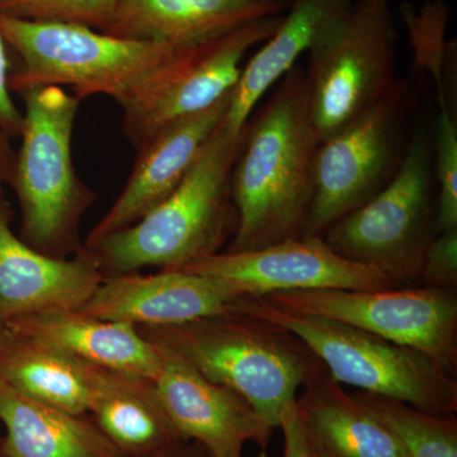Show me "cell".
Listing matches in <instances>:
<instances>
[{"instance_id":"20","label":"cell","mask_w":457,"mask_h":457,"mask_svg":"<svg viewBox=\"0 0 457 457\" xmlns=\"http://www.w3.org/2000/svg\"><path fill=\"white\" fill-rule=\"evenodd\" d=\"M4 327L122 374L154 381L161 372L158 345L125 321L104 320L77 311H47L14 319Z\"/></svg>"},{"instance_id":"33","label":"cell","mask_w":457,"mask_h":457,"mask_svg":"<svg viewBox=\"0 0 457 457\" xmlns=\"http://www.w3.org/2000/svg\"><path fill=\"white\" fill-rule=\"evenodd\" d=\"M260 457H273V456L267 455L266 453H262V455Z\"/></svg>"},{"instance_id":"12","label":"cell","mask_w":457,"mask_h":457,"mask_svg":"<svg viewBox=\"0 0 457 457\" xmlns=\"http://www.w3.org/2000/svg\"><path fill=\"white\" fill-rule=\"evenodd\" d=\"M221 279L243 296L297 290H383L395 284L383 270L347 260L323 237L282 240L242 253H216L183 269Z\"/></svg>"},{"instance_id":"9","label":"cell","mask_w":457,"mask_h":457,"mask_svg":"<svg viewBox=\"0 0 457 457\" xmlns=\"http://www.w3.org/2000/svg\"><path fill=\"white\" fill-rule=\"evenodd\" d=\"M411 104L408 83L399 79L368 112L319 143L303 237H323L394 179L407 152Z\"/></svg>"},{"instance_id":"3","label":"cell","mask_w":457,"mask_h":457,"mask_svg":"<svg viewBox=\"0 0 457 457\" xmlns=\"http://www.w3.org/2000/svg\"><path fill=\"white\" fill-rule=\"evenodd\" d=\"M0 36L17 60L9 71L11 93L71 87L80 101L107 96L120 107L161 80L195 49L116 37L71 23L5 16H0Z\"/></svg>"},{"instance_id":"27","label":"cell","mask_w":457,"mask_h":457,"mask_svg":"<svg viewBox=\"0 0 457 457\" xmlns=\"http://www.w3.org/2000/svg\"><path fill=\"white\" fill-rule=\"evenodd\" d=\"M433 153V171L438 183L437 234L457 228V123L453 110L440 111Z\"/></svg>"},{"instance_id":"6","label":"cell","mask_w":457,"mask_h":457,"mask_svg":"<svg viewBox=\"0 0 457 457\" xmlns=\"http://www.w3.org/2000/svg\"><path fill=\"white\" fill-rule=\"evenodd\" d=\"M230 312L290 330L324 363L337 383L407 403L428 413L455 416L456 375L423 352L333 319L281 311L263 296L239 297Z\"/></svg>"},{"instance_id":"26","label":"cell","mask_w":457,"mask_h":457,"mask_svg":"<svg viewBox=\"0 0 457 457\" xmlns=\"http://www.w3.org/2000/svg\"><path fill=\"white\" fill-rule=\"evenodd\" d=\"M119 0H0V16L71 23L106 32Z\"/></svg>"},{"instance_id":"24","label":"cell","mask_w":457,"mask_h":457,"mask_svg":"<svg viewBox=\"0 0 457 457\" xmlns=\"http://www.w3.org/2000/svg\"><path fill=\"white\" fill-rule=\"evenodd\" d=\"M357 396L395 436L408 457H457L455 416H438L374 394Z\"/></svg>"},{"instance_id":"5","label":"cell","mask_w":457,"mask_h":457,"mask_svg":"<svg viewBox=\"0 0 457 457\" xmlns=\"http://www.w3.org/2000/svg\"><path fill=\"white\" fill-rule=\"evenodd\" d=\"M18 96L25 110L8 185L20 206L18 237L49 257H75L84 248L80 221L97 200L78 176L71 152L82 101L55 86L25 89Z\"/></svg>"},{"instance_id":"16","label":"cell","mask_w":457,"mask_h":457,"mask_svg":"<svg viewBox=\"0 0 457 457\" xmlns=\"http://www.w3.org/2000/svg\"><path fill=\"white\" fill-rule=\"evenodd\" d=\"M233 93L209 110L168 126L137 150L125 188L90 230L84 248L131 227L179 187L196 163L204 144L220 126Z\"/></svg>"},{"instance_id":"28","label":"cell","mask_w":457,"mask_h":457,"mask_svg":"<svg viewBox=\"0 0 457 457\" xmlns=\"http://www.w3.org/2000/svg\"><path fill=\"white\" fill-rule=\"evenodd\" d=\"M418 278L427 287L455 290L457 286V228L432 237L423 255Z\"/></svg>"},{"instance_id":"14","label":"cell","mask_w":457,"mask_h":457,"mask_svg":"<svg viewBox=\"0 0 457 457\" xmlns=\"http://www.w3.org/2000/svg\"><path fill=\"white\" fill-rule=\"evenodd\" d=\"M242 294L221 279L185 270L104 276L77 312L135 327H168L230 312Z\"/></svg>"},{"instance_id":"4","label":"cell","mask_w":457,"mask_h":457,"mask_svg":"<svg viewBox=\"0 0 457 457\" xmlns=\"http://www.w3.org/2000/svg\"><path fill=\"white\" fill-rule=\"evenodd\" d=\"M239 137L222 120L196 163L163 203L131 227L83 248L104 276L145 267L180 270L220 253L236 216L231 170Z\"/></svg>"},{"instance_id":"23","label":"cell","mask_w":457,"mask_h":457,"mask_svg":"<svg viewBox=\"0 0 457 457\" xmlns=\"http://www.w3.org/2000/svg\"><path fill=\"white\" fill-rule=\"evenodd\" d=\"M90 413L123 453L152 455L185 441L171 425L154 381L149 378L108 370Z\"/></svg>"},{"instance_id":"19","label":"cell","mask_w":457,"mask_h":457,"mask_svg":"<svg viewBox=\"0 0 457 457\" xmlns=\"http://www.w3.org/2000/svg\"><path fill=\"white\" fill-rule=\"evenodd\" d=\"M108 370L0 328V381L37 402L84 416L92 411Z\"/></svg>"},{"instance_id":"29","label":"cell","mask_w":457,"mask_h":457,"mask_svg":"<svg viewBox=\"0 0 457 457\" xmlns=\"http://www.w3.org/2000/svg\"><path fill=\"white\" fill-rule=\"evenodd\" d=\"M9 71H11V62H9L7 45L0 36V129L14 139V137H20L23 114L12 98L8 86Z\"/></svg>"},{"instance_id":"21","label":"cell","mask_w":457,"mask_h":457,"mask_svg":"<svg viewBox=\"0 0 457 457\" xmlns=\"http://www.w3.org/2000/svg\"><path fill=\"white\" fill-rule=\"evenodd\" d=\"M295 403L312 457H408L374 411L329 374L305 385Z\"/></svg>"},{"instance_id":"13","label":"cell","mask_w":457,"mask_h":457,"mask_svg":"<svg viewBox=\"0 0 457 457\" xmlns=\"http://www.w3.org/2000/svg\"><path fill=\"white\" fill-rule=\"evenodd\" d=\"M155 345L162 354L161 372L154 380L156 394L183 440L196 441L212 457H242L248 442L266 449L275 428L248 400Z\"/></svg>"},{"instance_id":"15","label":"cell","mask_w":457,"mask_h":457,"mask_svg":"<svg viewBox=\"0 0 457 457\" xmlns=\"http://www.w3.org/2000/svg\"><path fill=\"white\" fill-rule=\"evenodd\" d=\"M0 182V328L47 311H77L104 275L86 252L49 257L27 245L12 228L11 204Z\"/></svg>"},{"instance_id":"2","label":"cell","mask_w":457,"mask_h":457,"mask_svg":"<svg viewBox=\"0 0 457 457\" xmlns=\"http://www.w3.org/2000/svg\"><path fill=\"white\" fill-rule=\"evenodd\" d=\"M137 328L204 378L236 390L273 428L300 386L329 374L290 330L240 312L176 326Z\"/></svg>"},{"instance_id":"10","label":"cell","mask_w":457,"mask_h":457,"mask_svg":"<svg viewBox=\"0 0 457 457\" xmlns=\"http://www.w3.org/2000/svg\"><path fill=\"white\" fill-rule=\"evenodd\" d=\"M281 311L333 319L423 352L451 374L457 370L456 290H297L263 296Z\"/></svg>"},{"instance_id":"32","label":"cell","mask_w":457,"mask_h":457,"mask_svg":"<svg viewBox=\"0 0 457 457\" xmlns=\"http://www.w3.org/2000/svg\"><path fill=\"white\" fill-rule=\"evenodd\" d=\"M185 442L187 441H180L168 449L144 457H212L201 445L197 444V446L192 449V447L185 446Z\"/></svg>"},{"instance_id":"31","label":"cell","mask_w":457,"mask_h":457,"mask_svg":"<svg viewBox=\"0 0 457 457\" xmlns=\"http://www.w3.org/2000/svg\"><path fill=\"white\" fill-rule=\"evenodd\" d=\"M16 150L12 145V137L0 129V182L9 185L13 174Z\"/></svg>"},{"instance_id":"8","label":"cell","mask_w":457,"mask_h":457,"mask_svg":"<svg viewBox=\"0 0 457 457\" xmlns=\"http://www.w3.org/2000/svg\"><path fill=\"white\" fill-rule=\"evenodd\" d=\"M396 40L390 0H353L338 29L309 51L303 71L319 143L392 92Z\"/></svg>"},{"instance_id":"11","label":"cell","mask_w":457,"mask_h":457,"mask_svg":"<svg viewBox=\"0 0 457 457\" xmlns=\"http://www.w3.org/2000/svg\"><path fill=\"white\" fill-rule=\"evenodd\" d=\"M281 17L255 21L195 47L159 82L123 104L122 131L132 147L139 149L159 131L233 93L249 51L269 40Z\"/></svg>"},{"instance_id":"22","label":"cell","mask_w":457,"mask_h":457,"mask_svg":"<svg viewBox=\"0 0 457 457\" xmlns=\"http://www.w3.org/2000/svg\"><path fill=\"white\" fill-rule=\"evenodd\" d=\"M0 420L7 429L5 457H123L83 416L17 393L0 381Z\"/></svg>"},{"instance_id":"17","label":"cell","mask_w":457,"mask_h":457,"mask_svg":"<svg viewBox=\"0 0 457 457\" xmlns=\"http://www.w3.org/2000/svg\"><path fill=\"white\" fill-rule=\"evenodd\" d=\"M291 0H119L107 35L196 47L264 18Z\"/></svg>"},{"instance_id":"18","label":"cell","mask_w":457,"mask_h":457,"mask_svg":"<svg viewBox=\"0 0 457 457\" xmlns=\"http://www.w3.org/2000/svg\"><path fill=\"white\" fill-rule=\"evenodd\" d=\"M352 4L353 0H291L275 32L243 68L224 117L228 130L242 134L258 102L296 65L303 53L317 47L338 29Z\"/></svg>"},{"instance_id":"25","label":"cell","mask_w":457,"mask_h":457,"mask_svg":"<svg viewBox=\"0 0 457 457\" xmlns=\"http://www.w3.org/2000/svg\"><path fill=\"white\" fill-rule=\"evenodd\" d=\"M400 14L413 49L414 68L420 73L428 71L437 88L440 110H449L447 95L446 62L453 51V42L446 41L450 8L445 0H427L420 8L411 4L400 5Z\"/></svg>"},{"instance_id":"30","label":"cell","mask_w":457,"mask_h":457,"mask_svg":"<svg viewBox=\"0 0 457 457\" xmlns=\"http://www.w3.org/2000/svg\"><path fill=\"white\" fill-rule=\"evenodd\" d=\"M278 428L284 433V457H312L303 436L296 403H291L285 409L279 420Z\"/></svg>"},{"instance_id":"7","label":"cell","mask_w":457,"mask_h":457,"mask_svg":"<svg viewBox=\"0 0 457 457\" xmlns=\"http://www.w3.org/2000/svg\"><path fill=\"white\" fill-rule=\"evenodd\" d=\"M432 145L420 129L394 179L371 200L336 221L323 236L347 260L375 267L398 285L418 278L436 236Z\"/></svg>"},{"instance_id":"1","label":"cell","mask_w":457,"mask_h":457,"mask_svg":"<svg viewBox=\"0 0 457 457\" xmlns=\"http://www.w3.org/2000/svg\"><path fill=\"white\" fill-rule=\"evenodd\" d=\"M318 146L305 71L296 64L240 134L231 170L236 231L227 253L303 236Z\"/></svg>"}]
</instances>
